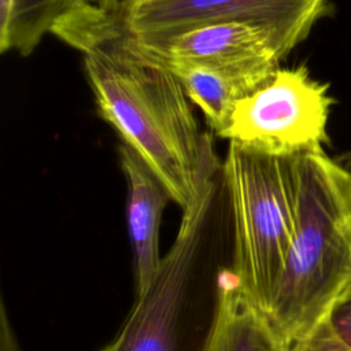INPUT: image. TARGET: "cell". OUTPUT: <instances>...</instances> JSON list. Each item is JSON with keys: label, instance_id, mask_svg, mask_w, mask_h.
<instances>
[{"label": "cell", "instance_id": "6da1fadb", "mask_svg": "<svg viewBox=\"0 0 351 351\" xmlns=\"http://www.w3.org/2000/svg\"><path fill=\"white\" fill-rule=\"evenodd\" d=\"M51 33L82 52L99 115L143 158L181 211L191 208L222 160L211 136L200 132L178 78L137 45L115 0L74 5Z\"/></svg>", "mask_w": 351, "mask_h": 351}, {"label": "cell", "instance_id": "7a4b0ae2", "mask_svg": "<svg viewBox=\"0 0 351 351\" xmlns=\"http://www.w3.org/2000/svg\"><path fill=\"white\" fill-rule=\"evenodd\" d=\"M351 298V171L324 149L298 156L295 230L265 313L291 348Z\"/></svg>", "mask_w": 351, "mask_h": 351}, {"label": "cell", "instance_id": "3957f363", "mask_svg": "<svg viewBox=\"0 0 351 351\" xmlns=\"http://www.w3.org/2000/svg\"><path fill=\"white\" fill-rule=\"evenodd\" d=\"M232 237V208L221 163L207 177L196 203L182 211L178 233L159 270L101 351H202L210 329H200L214 318L202 319L207 318L204 285L219 274L210 276L208 265Z\"/></svg>", "mask_w": 351, "mask_h": 351}, {"label": "cell", "instance_id": "277c9868", "mask_svg": "<svg viewBox=\"0 0 351 351\" xmlns=\"http://www.w3.org/2000/svg\"><path fill=\"white\" fill-rule=\"evenodd\" d=\"M298 156L229 141L222 160L233 221L230 269L241 291L263 313L295 230Z\"/></svg>", "mask_w": 351, "mask_h": 351}, {"label": "cell", "instance_id": "5b68a950", "mask_svg": "<svg viewBox=\"0 0 351 351\" xmlns=\"http://www.w3.org/2000/svg\"><path fill=\"white\" fill-rule=\"evenodd\" d=\"M332 99L303 66L278 69L237 101L222 138L274 155L324 149Z\"/></svg>", "mask_w": 351, "mask_h": 351}, {"label": "cell", "instance_id": "8992f818", "mask_svg": "<svg viewBox=\"0 0 351 351\" xmlns=\"http://www.w3.org/2000/svg\"><path fill=\"white\" fill-rule=\"evenodd\" d=\"M329 0H117L125 29L137 40L165 38L218 22L259 27L281 59L304 41Z\"/></svg>", "mask_w": 351, "mask_h": 351}, {"label": "cell", "instance_id": "52a82bcc", "mask_svg": "<svg viewBox=\"0 0 351 351\" xmlns=\"http://www.w3.org/2000/svg\"><path fill=\"white\" fill-rule=\"evenodd\" d=\"M134 41L158 60L236 73L273 74L282 60L263 30L239 22L207 23L165 38Z\"/></svg>", "mask_w": 351, "mask_h": 351}, {"label": "cell", "instance_id": "ba28073f", "mask_svg": "<svg viewBox=\"0 0 351 351\" xmlns=\"http://www.w3.org/2000/svg\"><path fill=\"white\" fill-rule=\"evenodd\" d=\"M119 163L126 180V223L133 248L136 296L143 293L160 267L159 228L162 214L173 202L169 189L129 145L121 143Z\"/></svg>", "mask_w": 351, "mask_h": 351}, {"label": "cell", "instance_id": "9c48e42d", "mask_svg": "<svg viewBox=\"0 0 351 351\" xmlns=\"http://www.w3.org/2000/svg\"><path fill=\"white\" fill-rule=\"evenodd\" d=\"M202 351H289L267 315L241 291L230 267L219 273L214 318Z\"/></svg>", "mask_w": 351, "mask_h": 351}, {"label": "cell", "instance_id": "30bf717a", "mask_svg": "<svg viewBox=\"0 0 351 351\" xmlns=\"http://www.w3.org/2000/svg\"><path fill=\"white\" fill-rule=\"evenodd\" d=\"M155 60L178 78L188 99L202 110L207 125L221 138L229 126L237 101L252 93L276 73H236L213 67Z\"/></svg>", "mask_w": 351, "mask_h": 351}, {"label": "cell", "instance_id": "8fae6325", "mask_svg": "<svg viewBox=\"0 0 351 351\" xmlns=\"http://www.w3.org/2000/svg\"><path fill=\"white\" fill-rule=\"evenodd\" d=\"M69 7L70 0H12L7 30L0 36V52L30 55Z\"/></svg>", "mask_w": 351, "mask_h": 351}, {"label": "cell", "instance_id": "7c38bea8", "mask_svg": "<svg viewBox=\"0 0 351 351\" xmlns=\"http://www.w3.org/2000/svg\"><path fill=\"white\" fill-rule=\"evenodd\" d=\"M289 351H351V348L339 337L328 319Z\"/></svg>", "mask_w": 351, "mask_h": 351}, {"label": "cell", "instance_id": "4fadbf2b", "mask_svg": "<svg viewBox=\"0 0 351 351\" xmlns=\"http://www.w3.org/2000/svg\"><path fill=\"white\" fill-rule=\"evenodd\" d=\"M329 321L339 337L351 348V298L335 308Z\"/></svg>", "mask_w": 351, "mask_h": 351}, {"label": "cell", "instance_id": "5bb4252c", "mask_svg": "<svg viewBox=\"0 0 351 351\" xmlns=\"http://www.w3.org/2000/svg\"><path fill=\"white\" fill-rule=\"evenodd\" d=\"M0 351H21L4 302L0 308Z\"/></svg>", "mask_w": 351, "mask_h": 351}, {"label": "cell", "instance_id": "9a60e30c", "mask_svg": "<svg viewBox=\"0 0 351 351\" xmlns=\"http://www.w3.org/2000/svg\"><path fill=\"white\" fill-rule=\"evenodd\" d=\"M346 170L351 171V148H348L347 151L341 152L337 158H335Z\"/></svg>", "mask_w": 351, "mask_h": 351}, {"label": "cell", "instance_id": "2e32d148", "mask_svg": "<svg viewBox=\"0 0 351 351\" xmlns=\"http://www.w3.org/2000/svg\"><path fill=\"white\" fill-rule=\"evenodd\" d=\"M110 1H112V0H70V7H69V10H70L71 7H74V5H77V4H82V3H89V4H106V3H110Z\"/></svg>", "mask_w": 351, "mask_h": 351}, {"label": "cell", "instance_id": "e0dca14e", "mask_svg": "<svg viewBox=\"0 0 351 351\" xmlns=\"http://www.w3.org/2000/svg\"><path fill=\"white\" fill-rule=\"evenodd\" d=\"M132 1H137V0H132Z\"/></svg>", "mask_w": 351, "mask_h": 351}]
</instances>
